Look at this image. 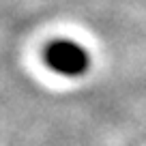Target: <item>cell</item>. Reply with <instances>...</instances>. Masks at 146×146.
<instances>
[{
    "instance_id": "obj_1",
    "label": "cell",
    "mask_w": 146,
    "mask_h": 146,
    "mask_svg": "<svg viewBox=\"0 0 146 146\" xmlns=\"http://www.w3.org/2000/svg\"><path fill=\"white\" fill-rule=\"evenodd\" d=\"M45 62L52 71L60 73V75L78 78V75L86 73L88 64H90V58H88V52L80 43L60 39V41H52L47 45Z\"/></svg>"
}]
</instances>
